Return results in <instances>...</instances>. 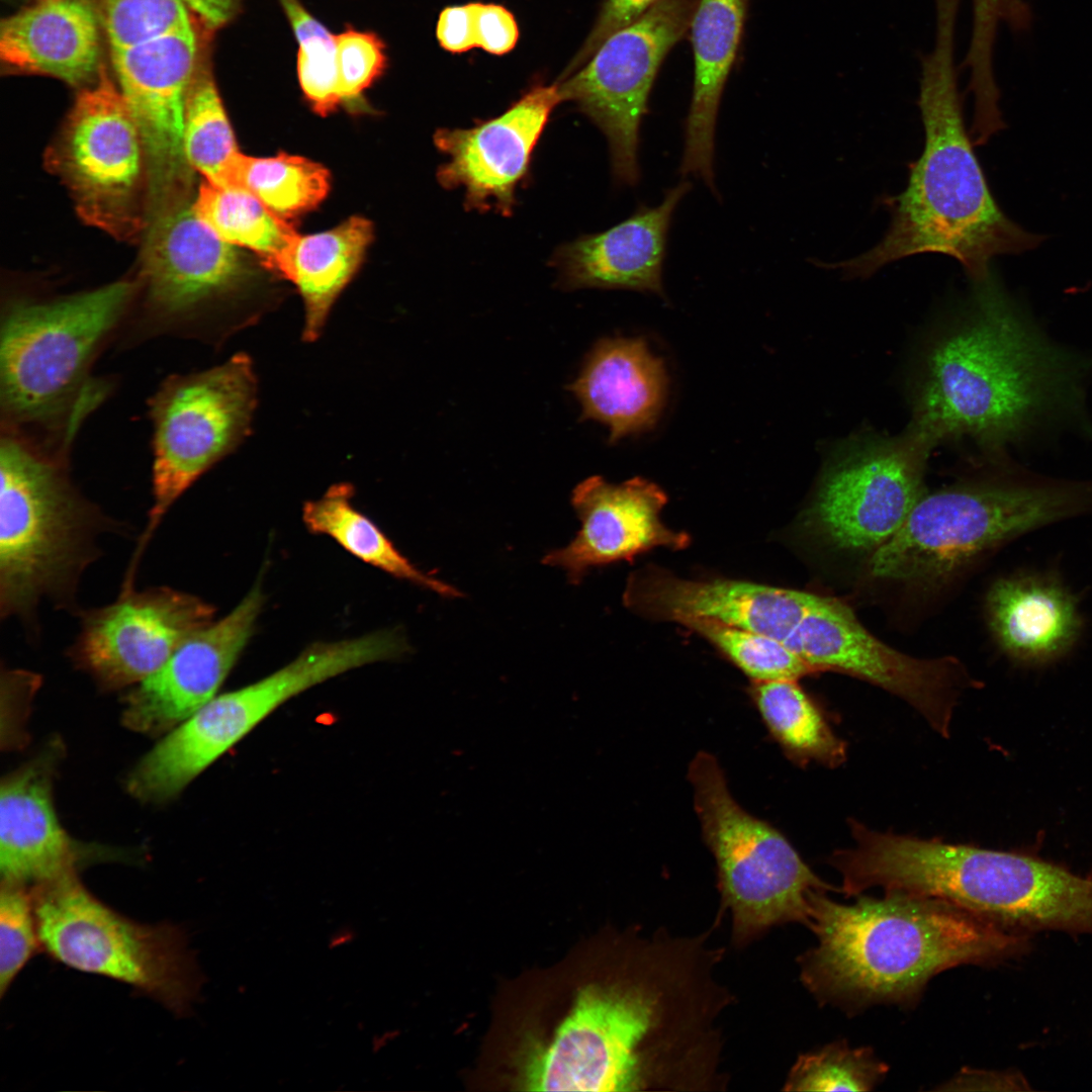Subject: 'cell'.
Masks as SVG:
<instances>
[{
  "mask_svg": "<svg viewBox=\"0 0 1092 1092\" xmlns=\"http://www.w3.org/2000/svg\"><path fill=\"white\" fill-rule=\"evenodd\" d=\"M263 603L257 584L231 613L188 636L130 692L124 725L136 732L161 734L212 700L251 637Z\"/></svg>",
  "mask_w": 1092,
  "mask_h": 1092,
  "instance_id": "cell-19",
  "label": "cell"
},
{
  "mask_svg": "<svg viewBox=\"0 0 1092 1092\" xmlns=\"http://www.w3.org/2000/svg\"><path fill=\"white\" fill-rule=\"evenodd\" d=\"M857 898L846 905L824 892L812 897L807 927L817 944L798 959L816 1000L849 1012L911 1005L940 972L997 963L1025 946L1017 931L945 900L902 892Z\"/></svg>",
  "mask_w": 1092,
  "mask_h": 1092,
  "instance_id": "cell-3",
  "label": "cell"
},
{
  "mask_svg": "<svg viewBox=\"0 0 1092 1092\" xmlns=\"http://www.w3.org/2000/svg\"><path fill=\"white\" fill-rule=\"evenodd\" d=\"M747 3L748 0H697L689 26L695 71L679 171L682 176L701 178L715 194L717 115L741 40Z\"/></svg>",
  "mask_w": 1092,
  "mask_h": 1092,
  "instance_id": "cell-27",
  "label": "cell"
},
{
  "mask_svg": "<svg viewBox=\"0 0 1092 1092\" xmlns=\"http://www.w3.org/2000/svg\"><path fill=\"white\" fill-rule=\"evenodd\" d=\"M53 155L83 218L115 235L141 226L144 144L104 67L96 82L79 92Z\"/></svg>",
  "mask_w": 1092,
  "mask_h": 1092,
  "instance_id": "cell-14",
  "label": "cell"
},
{
  "mask_svg": "<svg viewBox=\"0 0 1092 1092\" xmlns=\"http://www.w3.org/2000/svg\"><path fill=\"white\" fill-rule=\"evenodd\" d=\"M41 948L74 970L122 982L177 1016L192 1009L201 976L185 931L116 912L69 873L31 887Z\"/></svg>",
  "mask_w": 1092,
  "mask_h": 1092,
  "instance_id": "cell-8",
  "label": "cell"
},
{
  "mask_svg": "<svg viewBox=\"0 0 1092 1092\" xmlns=\"http://www.w3.org/2000/svg\"><path fill=\"white\" fill-rule=\"evenodd\" d=\"M129 282L57 299L10 305L0 323V413L5 432L59 433L71 445L108 391L91 367L121 326Z\"/></svg>",
  "mask_w": 1092,
  "mask_h": 1092,
  "instance_id": "cell-5",
  "label": "cell"
},
{
  "mask_svg": "<svg viewBox=\"0 0 1092 1092\" xmlns=\"http://www.w3.org/2000/svg\"><path fill=\"white\" fill-rule=\"evenodd\" d=\"M678 624L710 641L752 681L795 679L814 670L784 643L769 636L699 617Z\"/></svg>",
  "mask_w": 1092,
  "mask_h": 1092,
  "instance_id": "cell-35",
  "label": "cell"
},
{
  "mask_svg": "<svg viewBox=\"0 0 1092 1092\" xmlns=\"http://www.w3.org/2000/svg\"><path fill=\"white\" fill-rule=\"evenodd\" d=\"M198 28L214 34L241 12L243 0H182Z\"/></svg>",
  "mask_w": 1092,
  "mask_h": 1092,
  "instance_id": "cell-42",
  "label": "cell"
},
{
  "mask_svg": "<svg viewBox=\"0 0 1092 1092\" xmlns=\"http://www.w3.org/2000/svg\"><path fill=\"white\" fill-rule=\"evenodd\" d=\"M339 89L343 104L364 110L363 93L382 77L388 67L386 46L373 31L350 25L336 34Z\"/></svg>",
  "mask_w": 1092,
  "mask_h": 1092,
  "instance_id": "cell-38",
  "label": "cell"
},
{
  "mask_svg": "<svg viewBox=\"0 0 1092 1092\" xmlns=\"http://www.w3.org/2000/svg\"><path fill=\"white\" fill-rule=\"evenodd\" d=\"M476 48L500 56L512 51L519 38L515 16L494 3L473 2Z\"/></svg>",
  "mask_w": 1092,
  "mask_h": 1092,
  "instance_id": "cell-39",
  "label": "cell"
},
{
  "mask_svg": "<svg viewBox=\"0 0 1092 1092\" xmlns=\"http://www.w3.org/2000/svg\"><path fill=\"white\" fill-rule=\"evenodd\" d=\"M666 503L665 492L641 477L620 484L588 477L571 494L579 531L565 547L549 551L542 563L564 570L569 582L576 584L592 568L631 561L655 547L684 549L690 536L660 520Z\"/></svg>",
  "mask_w": 1092,
  "mask_h": 1092,
  "instance_id": "cell-20",
  "label": "cell"
},
{
  "mask_svg": "<svg viewBox=\"0 0 1092 1092\" xmlns=\"http://www.w3.org/2000/svg\"><path fill=\"white\" fill-rule=\"evenodd\" d=\"M561 101L558 84L539 85L496 117L470 128L438 129L435 145L448 158L437 171L439 183L463 188L470 210L493 209L509 216L534 149Z\"/></svg>",
  "mask_w": 1092,
  "mask_h": 1092,
  "instance_id": "cell-18",
  "label": "cell"
},
{
  "mask_svg": "<svg viewBox=\"0 0 1092 1092\" xmlns=\"http://www.w3.org/2000/svg\"><path fill=\"white\" fill-rule=\"evenodd\" d=\"M330 173L321 164L280 153L256 158L239 153L222 187L244 189L280 217L316 207L330 190Z\"/></svg>",
  "mask_w": 1092,
  "mask_h": 1092,
  "instance_id": "cell-32",
  "label": "cell"
},
{
  "mask_svg": "<svg viewBox=\"0 0 1092 1092\" xmlns=\"http://www.w3.org/2000/svg\"><path fill=\"white\" fill-rule=\"evenodd\" d=\"M372 238V223L353 216L329 231L297 235L274 264L272 271L291 281L303 299L305 342L321 336L334 302L359 269Z\"/></svg>",
  "mask_w": 1092,
  "mask_h": 1092,
  "instance_id": "cell-28",
  "label": "cell"
},
{
  "mask_svg": "<svg viewBox=\"0 0 1092 1092\" xmlns=\"http://www.w3.org/2000/svg\"><path fill=\"white\" fill-rule=\"evenodd\" d=\"M214 612L204 600L169 586L120 592L113 603L80 614L69 655L104 689L139 684L211 623Z\"/></svg>",
  "mask_w": 1092,
  "mask_h": 1092,
  "instance_id": "cell-17",
  "label": "cell"
},
{
  "mask_svg": "<svg viewBox=\"0 0 1092 1092\" xmlns=\"http://www.w3.org/2000/svg\"><path fill=\"white\" fill-rule=\"evenodd\" d=\"M807 592L749 581L685 579L657 569L633 573L624 602L649 618L678 622L708 618L784 643L798 622Z\"/></svg>",
  "mask_w": 1092,
  "mask_h": 1092,
  "instance_id": "cell-21",
  "label": "cell"
},
{
  "mask_svg": "<svg viewBox=\"0 0 1092 1092\" xmlns=\"http://www.w3.org/2000/svg\"><path fill=\"white\" fill-rule=\"evenodd\" d=\"M1025 1082L1011 1073L963 1069L936 1090H1020Z\"/></svg>",
  "mask_w": 1092,
  "mask_h": 1092,
  "instance_id": "cell-43",
  "label": "cell"
},
{
  "mask_svg": "<svg viewBox=\"0 0 1092 1092\" xmlns=\"http://www.w3.org/2000/svg\"><path fill=\"white\" fill-rule=\"evenodd\" d=\"M784 644L814 672L845 673L901 698L939 735L949 736L954 707L968 680L953 657L922 659L902 653L876 638L842 602L812 593Z\"/></svg>",
  "mask_w": 1092,
  "mask_h": 1092,
  "instance_id": "cell-15",
  "label": "cell"
},
{
  "mask_svg": "<svg viewBox=\"0 0 1092 1092\" xmlns=\"http://www.w3.org/2000/svg\"><path fill=\"white\" fill-rule=\"evenodd\" d=\"M697 0H659L608 36L583 67L558 84L605 134L612 173L621 185L640 180V127L659 67L689 31Z\"/></svg>",
  "mask_w": 1092,
  "mask_h": 1092,
  "instance_id": "cell-12",
  "label": "cell"
},
{
  "mask_svg": "<svg viewBox=\"0 0 1092 1092\" xmlns=\"http://www.w3.org/2000/svg\"><path fill=\"white\" fill-rule=\"evenodd\" d=\"M658 1L605 0L588 37L570 65L569 70L584 65L608 36L638 19Z\"/></svg>",
  "mask_w": 1092,
  "mask_h": 1092,
  "instance_id": "cell-40",
  "label": "cell"
},
{
  "mask_svg": "<svg viewBox=\"0 0 1092 1092\" xmlns=\"http://www.w3.org/2000/svg\"><path fill=\"white\" fill-rule=\"evenodd\" d=\"M41 947L31 889L1 882L0 891V995Z\"/></svg>",
  "mask_w": 1092,
  "mask_h": 1092,
  "instance_id": "cell-37",
  "label": "cell"
},
{
  "mask_svg": "<svg viewBox=\"0 0 1092 1092\" xmlns=\"http://www.w3.org/2000/svg\"><path fill=\"white\" fill-rule=\"evenodd\" d=\"M211 46L200 58L185 103L183 148L192 170L205 181L223 186L240 153L216 87L211 66Z\"/></svg>",
  "mask_w": 1092,
  "mask_h": 1092,
  "instance_id": "cell-34",
  "label": "cell"
},
{
  "mask_svg": "<svg viewBox=\"0 0 1092 1092\" xmlns=\"http://www.w3.org/2000/svg\"><path fill=\"white\" fill-rule=\"evenodd\" d=\"M58 754V749H48L2 781L0 871L4 882L33 887L75 872L73 843L53 804Z\"/></svg>",
  "mask_w": 1092,
  "mask_h": 1092,
  "instance_id": "cell-24",
  "label": "cell"
},
{
  "mask_svg": "<svg viewBox=\"0 0 1092 1092\" xmlns=\"http://www.w3.org/2000/svg\"><path fill=\"white\" fill-rule=\"evenodd\" d=\"M102 28L91 0H40L2 20V68L86 86L103 68Z\"/></svg>",
  "mask_w": 1092,
  "mask_h": 1092,
  "instance_id": "cell-23",
  "label": "cell"
},
{
  "mask_svg": "<svg viewBox=\"0 0 1092 1092\" xmlns=\"http://www.w3.org/2000/svg\"><path fill=\"white\" fill-rule=\"evenodd\" d=\"M406 648L395 631L314 643L268 676L215 696L165 737L164 754L178 774L196 778L289 699L351 669L395 658Z\"/></svg>",
  "mask_w": 1092,
  "mask_h": 1092,
  "instance_id": "cell-16",
  "label": "cell"
},
{
  "mask_svg": "<svg viewBox=\"0 0 1092 1092\" xmlns=\"http://www.w3.org/2000/svg\"><path fill=\"white\" fill-rule=\"evenodd\" d=\"M985 610L995 642L1021 664H1045L1063 657L1083 632L1078 599L1050 572L998 578L987 592Z\"/></svg>",
  "mask_w": 1092,
  "mask_h": 1092,
  "instance_id": "cell-25",
  "label": "cell"
},
{
  "mask_svg": "<svg viewBox=\"0 0 1092 1092\" xmlns=\"http://www.w3.org/2000/svg\"><path fill=\"white\" fill-rule=\"evenodd\" d=\"M569 389L582 420L610 429L609 442L652 428L664 405L667 377L662 360L641 338L605 339L592 350Z\"/></svg>",
  "mask_w": 1092,
  "mask_h": 1092,
  "instance_id": "cell-26",
  "label": "cell"
},
{
  "mask_svg": "<svg viewBox=\"0 0 1092 1092\" xmlns=\"http://www.w3.org/2000/svg\"><path fill=\"white\" fill-rule=\"evenodd\" d=\"M934 445L912 426L898 437L842 443L821 472L804 526L825 547L869 558L925 494V465Z\"/></svg>",
  "mask_w": 1092,
  "mask_h": 1092,
  "instance_id": "cell-11",
  "label": "cell"
},
{
  "mask_svg": "<svg viewBox=\"0 0 1092 1092\" xmlns=\"http://www.w3.org/2000/svg\"><path fill=\"white\" fill-rule=\"evenodd\" d=\"M193 207L220 239L254 251L269 270L298 235L291 224L244 189L204 181Z\"/></svg>",
  "mask_w": 1092,
  "mask_h": 1092,
  "instance_id": "cell-31",
  "label": "cell"
},
{
  "mask_svg": "<svg viewBox=\"0 0 1092 1092\" xmlns=\"http://www.w3.org/2000/svg\"><path fill=\"white\" fill-rule=\"evenodd\" d=\"M1092 514V480L1023 469L924 494L901 528L867 561L871 578L911 587L944 584L1004 544Z\"/></svg>",
  "mask_w": 1092,
  "mask_h": 1092,
  "instance_id": "cell-6",
  "label": "cell"
},
{
  "mask_svg": "<svg viewBox=\"0 0 1092 1092\" xmlns=\"http://www.w3.org/2000/svg\"><path fill=\"white\" fill-rule=\"evenodd\" d=\"M354 488L348 483L332 485L322 497L302 509L306 528L331 537L344 549L397 578L408 580L447 598L461 597L459 589L419 570L365 515L352 505Z\"/></svg>",
  "mask_w": 1092,
  "mask_h": 1092,
  "instance_id": "cell-29",
  "label": "cell"
},
{
  "mask_svg": "<svg viewBox=\"0 0 1092 1092\" xmlns=\"http://www.w3.org/2000/svg\"><path fill=\"white\" fill-rule=\"evenodd\" d=\"M258 382L245 353L207 370L166 378L149 400L153 425L152 506L128 568L177 499L250 434Z\"/></svg>",
  "mask_w": 1092,
  "mask_h": 1092,
  "instance_id": "cell-9",
  "label": "cell"
},
{
  "mask_svg": "<svg viewBox=\"0 0 1092 1092\" xmlns=\"http://www.w3.org/2000/svg\"><path fill=\"white\" fill-rule=\"evenodd\" d=\"M889 1067L872 1049H851L836 1041L801 1055L792 1067L786 1091H871L882 1082Z\"/></svg>",
  "mask_w": 1092,
  "mask_h": 1092,
  "instance_id": "cell-36",
  "label": "cell"
},
{
  "mask_svg": "<svg viewBox=\"0 0 1092 1092\" xmlns=\"http://www.w3.org/2000/svg\"><path fill=\"white\" fill-rule=\"evenodd\" d=\"M436 36L440 46L450 53L476 48L473 2L444 8L438 18Z\"/></svg>",
  "mask_w": 1092,
  "mask_h": 1092,
  "instance_id": "cell-41",
  "label": "cell"
},
{
  "mask_svg": "<svg viewBox=\"0 0 1092 1092\" xmlns=\"http://www.w3.org/2000/svg\"><path fill=\"white\" fill-rule=\"evenodd\" d=\"M750 696L769 734L792 760L828 767L844 762L846 743L797 680L752 681Z\"/></svg>",
  "mask_w": 1092,
  "mask_h": 1092,
  "instance_id": "cell-30",
  "label": "cell"
},
{
  "mask_svg": "<svg viewBox=\"0 0 1092 1092\" xmlns=\"http://www.w3.org/2000/svg\"><path fill=\"white\" fill-rule=\"evenodd\" d=\"M100 12L111 63L179 47L199 34L182 0H103Z\"/></svg>",
  "mask_w": 1092,
  "mask_h": 1092,
  "instance_id": "cell-33",
  "label": "cell"
},
{
  "mask_svg": "<svg viewBox=\"0 0 1092 1092\" xmlns=\"http://www.w3.org/2000/svg\"><path fill=\"white\" fill-rule=\"evenodd\" d=\"M934 17L933 47L919 56L923 152L906 188L891 200L892 218L882 240L854 258L826 264L849 279L934 253L956 259L974 283L981 282L991 273L992 259L1031 250L1043 239L1006 216L992 196L966 128L956 63L959 13L942 7Z\"/></svg>",
  "mask_w": 1092,
  "mask_h": 1092,
  "instance_id": "cell-2",
  "label": "cell"
},
{
  "mask_svg": "<svg viewBox=\"0 0 1092 1092\" xmlns=\"http://www.w3.org/2000/svg\"><path fill=\"white\" fill-rule=\"evenodd\" d=\"M66 455L12 433L0 442V616L36 633L43 600L74 607L97 537L116 527L73 484Z\"/></svg>",
  "mask_w": 1092,
  "mask_h": 1092,
  "instance_id": "cell-4",
  "label": "cell"
},
{
  "mask_svg": "<svg viewBox=\"0 0 1092 1092\" xmlns=\"http://www.w3.org/2000/svg\"><path fill=\"white\" fill-rule=\"evenodd\" d=\"M143 277L146 336L223 341L214 303L236 292L248 272L233 245L220 239L187 199L150 218Z\"/></svg>",
  "mask_w": 1092,
  "mask_h": 1092,
  "instance_id": "cell-13",
  "label": "cell"
},
{
  "mask_svg": "<svg viewBox=\"0 0 1092 1092\" xmlns=\"http://www.w3.org/2000/svg\"><path fill=\"white\" fill-rule=\"evenodd\" d=\"M973 299L971 316L927 355L911 426L934 444L968 436L996 458L1077 408L1085 365L1043 338L992 271Z\"/></svg>",
  "mask_w": 1092,
  "mask_h": 1092,
  "instance_id": "cell-1",
  "label": "cell"
},
{
  "mask_svg": "<svg viewBox=\"0 0 1092 1092\" xmlns=\"http://www.w3.org/2000/svg\"><path fill=\"white\" fill-rule=\"evenodd\" d=\"M688 777L704 841L716 862L717 921L728 912L733 944L743 946L787 923L807 926L812 897L832 886L808 867L782 832L739 805L712 753L698 752Z\"/></svg>",
  "mask_w": 1092,
  "mask_h": 1092,
  "instance_id": "cell-7",
  "label": "cell"
},
{
  "mask_svg": "<svg viewBox=\"0 0 1092 1092\" xmlns=\"http://www.w3.org/2000/svg\"><path fill=\"white\" fill-rule=\"evenodd\" d=\"M912 883L1017 932L1092 933V877L1027 855L928 839L915 854Z\"/></svg>",
  "mask_w": 1092,
  "mask_h": 1092,
  "instance_id": "cell-10",
  "label": "cell"
},
{
  "mask_svg": "<svg viewBox=\"0 0 1092 1092\" xmlns=\"http://www.w3.org/2000/svg\"><path fill=\"white\" fill-rule=\"evenodd\" d=\"M682 181L655 207L639 204L611 229L561 246L553 262L567 289L604 288L652 292L664 297L662 267L673 212L691 190Z\"/></svg>",
  "mask_w": 1092,
  "mask_h": 1092,
  "instance_id": "cell-22",
  "label": "cell"
}]
</instances>
